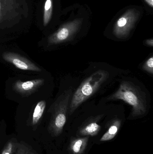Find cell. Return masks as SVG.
I'll return each mask as SVG.
<instances>
[{"label":"cell","instance_id":"1","mask_svg":"<svg viewBox=\"0 0 153 154\" xmlns=\"http://www.w3.org/2000/svg\"><path fill=\"white\" fill-rule=\"evenodd\" d=\"M108 99L119 100L130 105L132 107L131 117L140 116L146 113L147 105L145 94L139 87L131 82H122L117 91Z\"/></svg>","mask_w":153,"mask_h":154},{"label":"cell","instance_id":"2","mask_svg":"<svg viewBox=\"0 0 153 154\" xmlns=\"http://www.w3.org/2000/svg\"><path fill=\"white\" fill-rule=\"evenodd\" d=\"M109 74L105 70H98L84 80L72 96L68 113L72 114L83 102L92 96L108 79Z\"/></svg>","mask_w":153,"mask_h":154},{"label":"cell","instance_id":"3","mask_svg":"<svg viewBox=\"0 0 153 154\" xmlns=\"http://www.w3.org/2000/svg\"><path fill=\"white\" fill-rule=\"evenodd\" d=\"M72 94V88H70L65 91L51 106L52 113L49 124V132L54 136L59 135L63 132L66 121L69 109L70 98Z\"/></svg>","mask_w":153,"mask_h":154},{"label":"cell","instance_id":"4","mask_svg":"<svg viewBox=\"0 0 153 154\" xmlns=\"http://www.w3.org/2000/svg\"><path fill=\"white\" fill-rule=\"evenodd\" d=\"M137 14L135 10H128L119 17L116 22L113 33L118 38H125L129 35L137 18Z\"/></svg>","mask_w":153,"mask_h":154},{"label":"cell","instance_id":"5","mask_svg":"<svg viewBox=\"0 0 153 154\" xmlns=\"http://www.w3.org/2000/svg\"><path fill=\"white\" fill-rule=\"evenodd\" d=\"M81 21L75 20L61 26L55 32L48 38L50 45L59 44L71 40L80 29Z\"/></svg>","mask_w":153,"mask_h":154},{"label":"cell","instance_id":"6","mask_svg":"<svg viewBox=\"0 0 153 154\" xmlns=\"http://www.w3.org/2000/svg\"><path fill=\"white\" fill-rule=\"evenodd\" d=\"M2 57L4 60L11 63L19 69L36 72L41 71L40 68L30 60L22 57L19 54L13 52H5L3 53Z\"/></svg>","mask_w":153,"mask_h":154},{"label":"cell","instance_id":"7","mask_svg":"<svg viewBox=\"0 0 153 154\" xmlns=\"http://www.w3.org/2000/svg\"><path fill=\"white\" fill-rule=\"evenodd\" d=\"M45 80L43 79H36L25 82L18 80L13 84V89L22 95H29L42 86Z\"/></svg>","mask_w":153,"mask_h":154},{"label":"cell","instance_id":"8","mask_svg":"<svg viewBox=\"0 0 153 154\" xmlns=\"http://www.w3.org/2000/svg\"><path fill=\"white\" fill-rule=\"evenodd\" d=\"M100 116L96 117L87 121L80 128L79 134L83 136H94L97 135L101 129V126L98 123Z\"/></svg>","mask_w":153,"mask_h":154},{"label":"cell","instance_id":"9","mask_svg":"<svg viewBox=\"0 0 153 154\" xmlns=\"http://www.w3.org/2000/svg\"><path fill=\"white\" fill-rule=\"evenodd\" d=\"M88 140V136L73 139L71 141L69 146L71 152L73 154H83L87 146Z\"/></svg>","mask_w":153,"mask_h":154},{"label":"cell","instance_id":"10","mask_svg":"<svg viewBox=\"0 0 153 154\" xmlns=\"http://www.w3.org/2000/svg\"><path fill=\"white\" fill-rule=\"evenodd\" d=\"M121 125V120L120 119H116L112 120L107 131L101 138V142H106L113 139L119 131Z\"/></svg>","mask_w":153,"mask_h":154},{"label":"cell","instance_id":"11","mask_svg":"<svg viewBox=\"0 0 153 154\" xmlns=\"http://www.w3.org/2000/svg\"><path fill=\"white\" fill-rule=\"evenodd\" d=\"M46 102L45 100H41L39 101L36 105L34 112L32 115L31 125L34 126L37 125L41 119L44 114V111L46 107Z\"/></svg>","mask_w":153,"mask_h":154},{"label":"cell","instance_id":"12","mask_svg":"<svg viewBox=\"0 0 153 154\" xmlns=\"http://www.w3.org/2000/svg\"><path fill=\"white\" fill-rule=\"evenodd\" d=\"M53 11V0H46L44 5L43 24L46 26L51 20Z\"/></svg>","mask_w":153,"mask_h":154},{"label":"cell","instance_id":"13","mask_svg":"<svg viewBox=\"0 0 153 154\" xmlns=\"http://www.w3.org/2000/svg\"><path fill=\"white\" fill-rule=\"evenodd\" d=\"M13 154H35L31 149L23 144H15V147Z\"/></svg>","mask_w":153,"mask_h":154},{"label":"cell","instance_id":"14","mask_svg":"<svg viewBox=\"0 0 153 154\" xmlns=\"http://www.w3.org/2000/svg\"><path fill=\"white\" fill-rule=\"evenodd\" d=\"M143 69L144 70L148 72L151 75L153 74V57H150L145 62L143 66Z\"/></svg>","mask_w":153,"mask_h":154},{"label":"cell","instance_id":"15","mask_svg":"<svg viewBox=\"0 0 153 154\" xmlns=\"http://www.w3.org/2000/svg\"><path fill=\"white\" fill-rule=\"evenodd\" d=\"M15 144L11 141L9 142L5 146L1 154H13L15 147Z\"/></svg>","mask_w":153,"mask_h":154},{"label":"cell","instance_id":"16","mask_svg":"<svg viewBox=\"0 0 153 154\" xmlns=\"http://www.w3.org/2000/svg\"><path fill=\"white\" fill-rule=\"evenodd\" d=\"M146 44L147 46L150 47H153V39H149L146 40Z\"/></svg>","mask_w":153,"mask_h":154},{"label":"cell","instance_id":"17","mask_svg":"<svg viewBox=\"0 0 153 154\" xmlns=\"http://www.w3.org/2000/svg\"><path fill=\"white\" fill-rule=\"evenodd\" d=\"M145 2L152 8L153 7V0H144Z\"/></svg>","mask_w":153,"mask_h":154}]
</instances>
